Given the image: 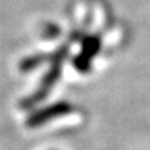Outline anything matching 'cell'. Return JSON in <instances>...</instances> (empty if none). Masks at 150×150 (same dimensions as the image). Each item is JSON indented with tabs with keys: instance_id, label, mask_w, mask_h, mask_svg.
<instances>
[{
	"instance_id": "obj_1",
	"label": "cell",
	"mask_w": 150,
	"mask_h": 150,
	"mask_svg": "<svg viewBox=\"0 0 150 150\" xmlns=\"http://www.w3.org/2000/svg\"><path fill=\"white\" fill-rule=\"evenodd\" d=\"M67 54H69V47H67V45H63V47H60L58 50L55 51L54 54L48 55V61L51 63V67L48 69V71L45 73L44 79L41 80L38 89H37L31 96H28L26 99L23 100V103H22L23 108H31L32 105L41 102V100L50 93L52 86L58 82V79H60V76H61L63 63H64Z\"/></svg>"
},
{
	"instance_id": "obj_2",
	"label": "cell",
	"mask_w": 150,
	"mask_h": 150,
	"mask_svg": "<svg viewBox=\"0 0 150 150\" xmlns=\"http://www.w3.org/2000/svg\"><path fill=\"white\" fill-rule=\"evenodd\" d=\"M73 111V105L67 100H58V102H54L51 105H47L35 112H32L28 118H26V127L29 128H37V127H41L42 124L45 122H50L55 118H60V117H64V115H69L70 112Z\"/></svg>"
},
{
	"instance_id": "obj_3",
	"label": "cell",
	"mask_w": 150,
	"mask_h": 150,
	"mask_svg": "<svg viewBox=\"0 0 150 150\" xmlns=\"http://www.w3.org/2000/svg\"><path fill=\"white\" fill-rule=\"evenodd\" d=\"M100 50V41L98 37H86L82 42V51L74 58V67L80 73H86L91 69L92 60Z\"/></svg>"
}]
</instances>
